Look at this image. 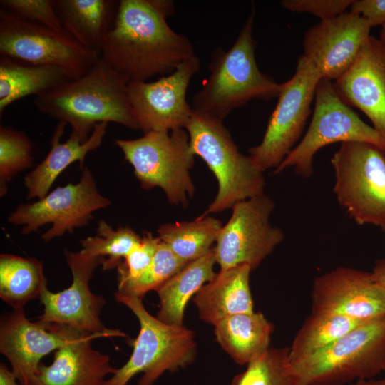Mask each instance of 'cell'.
<instances>
[{
  "label": "cell",
  "instance_id": "obj_1",
  "mask_svg": "<svg viewBox=\"0 0 385 385\" xmlns=\"http://www.w3.org/2000/svg\"><path fill=\"white\" fill-rule=\"evenodd\" d=\"M174 11L172 1L120 0L101 57L131 81H147L173 73L196 56L190 39L166 21Z\"/></svg>",
  "mask_w": 385,
  "mask_h": 385
},
{
  "label": "cell",
  "instance_id": "obj_2",
  "mask_svg": "<svg viewBox=\"0 0 385 385\" xmlns=\"http://www.w3.org/2000/svg\"><path fill=\"white\" fill-rule=\"evenodd\" d=\"M129 81L100 57L81 77L36 96L34 105L41 113L68 124L82 143L102 122L140 130L129 100Z\"/></svg>",
  "mask_w": 385,
  "mask_h": 385
},
{
  "label": "cell",
  "instance_id": "obj_3",
  "mask_svg": "<svg viewBox=\"0 0 385 385\" xmlns=\"http://www.w3.org/2000/svg\"><path fill=\"white\" fill-rule=\"evenodd\" d=\"M252 8L233 45L227 51L214 50L209 64L210 74L192 97V111L222 122L234 109L257 98L269 101L278 96L280 83L262 73L255 59Z\"/></svg>",
  "mask_w": 385,
  "mask_h": 385
},
{
  "label": "cell",
  "instance_id": "obj_4",
  "mask_svg": "<svg viewBox=\"0 0 385 385\" xmlns=\"http://www.w3.org/2000/svg\"><path fill=\"white\" fill-rule=\"evenodd\" d=\"M185 129L192 152L203 160L218 183L217 193L202 216L222 212L240 201L264 194L263 172L249 155L239 151L222 122L192 111Z\"/></svg>",
  "mask_w": 385,
  "mask_h": 385
},
{
  "label": "cell",
  "instance_id": "obj_5",
  "mask_svg": "<svg viewBox=\"0 0 385 385\" xmlns=\"http://www.w3.org/2000/svg\"><path fill=\"white\" fill-rule=\"evenodd\" d=\"M290 364L301 385H343L373 379L385 371V317L364 322L323 349Z\"/></svg>",
  "mask_w": 385,
  "mask_h": 385
},
{
  "label": "cell",
  "instance_id": "obj_6",
  "mask_svg": "<svg viewBox=\"0 0 385 385\" xmlns=\"http://www.w3.org/2000/svg\"><path fill=\"white\" fill-rule=\"evenodd\" d=\"M135 177L145 190L160 188L169 203L186 207L195 186L190 170L195 155L185 128L150 131L135 139H115Z\"/></svg>",
  "mask_w": 385,
  "mask_h": 385
},
{
  "label": "cell",
  "instance_id": "obj_7",
  "mask_svg": "<svg viewBox=\"0 0 385 385\" xmlns=\"http://www.w3.org/2000/svg\"><path fill=\"white\" fill-rule=\"evenodd\" d=\"M137 317L140 330L133 341L127 362L116 369L106 385H126L136 374L143 375L138 385H153L165 371H173L190 364L196 356L194 333L183 326L166 324L152 316L142 298L115 294Z\"/></svg>",
  "mask_w": 385,
  "mask_h": 385
},
{
  "label": "cell",
  "instance_id": "obj_8",
  "mask_svg": "<svg viewBox=\"0 0 385 385\" xmlns=\"http://www.w3.org/2000/svg\"><path fill=\"white\" fill-rule=\"evenodd\" d=\"M331 164L340 206L358 225L385 232V150L368 143L345 142Z\"/></svg>",
  "mask_w": 385,
  "mask_h": 385
},
{
  "label": "cell",
  "instance_id": "obj_9",
  "mask_svg": "<svg viewBox=\"0 0 385 385\" xmlns=\"http://www.w3.org/2000/svg\"><path fill=\"white\" fill-rule=\"evenodd\" d=\"M314 101L313 115L307 133L275 168L274 173L290 167L296 174L309 178L313 173L315 154L334 143H368L385 150V135L364 123L342 100L331 81L320 80Z\"/></svg>",
  "mask_w": 385,
  "mask_h": 385
},
{
  "label": "cell",
  "instance_id": "obj_10",
  "mask_svg": "<svg viewBox=\"0 0 385 385\" xmlns=\"http://www.w3.org/2000/svg\"><path fill=\"white\" fill-rule=\"evenodd\" d=\"M321 79L313 63L301 56L294 75L280 83L278 101L262 140L249 149V156L261 171L277 168L295 147L311 113Z\"/></svg>",
  "mask_w": 385,
  "mask_h": 385
},
{
  "label": "cell",
  "instance_id": "obj_11",
  "mask_svg": "<svg viewBox=\"0 0 385 385\" xmlns=\"http://www.w3.org/2000/svg\"><path fill=\"white\" fill-rule=\"evenodd\" d=\"M0 54L30 63L58 67L71 80L86 74L101 57L66 30L26 20L1 8Z\"/></svg>",
  "mask_w": 385,
  "mask_h": 385
},
{
  "label": "cell",
  "instance_id": "obj_12",
  "mask_svg": "<svg viewBox=\"0 0 385 385\" xmlns=\"http://www.w3.org/2000/svg\"><path fill=\"white\" fill-rule=\"evenodd\" d=\"M81 170L77 183L57 187L34 202L19 205L8 216V222L21 227L24 235L50 223L41 236L45 242L87 225L93 212L109 207L111 201L98 191L91 170L87 166Z\"/></svg>",
  "mask_w": 385,
  "mask_h": 385
},
{
  "label": "cell",
  "instance_id": "obj_13",
  "mask_svg": "<svg viewBox=\"0 0 385 385\" xmlns=\"http://www.w3.org/2000/svg\"><path fill=\"white\" fill-rule=\"evenodd\" d=\"M274 207V202L263 194L232 207V215L213 248L220 270L247 265L253 270L284 240L283 231L270 222Z\"/></svg>",
  "mask_w": 385,
  "mask_h": 385
},
{
  "label": "cell",
  "instance_id": "obj_14",
  "mask_svg": "<svg viewBox=\"0 0 385 385\" xmlns=\"http://www.w3.org/2000/svg\"><path fill=\"white\" fill-rule=\"evenodd\" d=\"M63 252L71 272L72 282L58 292H51L47 286L43 289L40 297L43 310L38 321L68 326L99 337H125L120 330L109 329L103 324L100 314L106 300L90 289L94 270L102 266L104 259L81 250Z\"/></svg>",
  "mask_w": 385,
  "mask_h": 385
},
{
  "label": "cell",
  "instance_id": "obj_15",
  "mask_svg": "<svg viewBox=\"0 0 385 385\" xmlns=\"http://www.w3.org/2000/svg\"><path fill=\"white\" fill-rule=\"evenodd\" d=\"M200 66V59L195 56L156 81H129L130 103L143 133L185 128L192 114L186 93Z\"/></svg>",
  "mask_w": 385,
  "mask_h": 385
},
{
  "label": "cell",
  "instance_id": "obj_16",
  "mask_svg": "<svg viewBox=\"0 0 385 385\" xmlns=\"http://www.w3.org/2000/svg\"><path fill=\"white\" fill-rule=\"evenodd\" d=\"M312 311L361 322L385 317V289L373 272L340 267L313 282Z\"/></svg>",
  "mask_w": 385,
  "mask_h": 385
},
{
  "label": "cell",
  "instance_id": "obj_17",
  "mask_svg": "<svg viewBox=\"0 0 385 385\" xmlns=\"http://www.w3.org/2000/svg\"><path fill=\"white\" fill-rule=\"evenodd\" d=\"M75 330L62 324L31 322L24 308L4 314L0 322V351L9 361L19 385H31L41 359L66 344Z\"/></svg>",
  "mask_w": 385,
  "mask_h": 385
},
{
  "label": "cell",
  "instance_id": "obj_18",
  "mask_svg": "<svg viewBox=\"0 0 385 385\" xmlns=\"http://www.w3.org/2000/svg\"><path fill=\"white\" fill-rule=\"evenodd\" d=\"M371 28L365 19L351 12L320 21L307 31L302 56L313 63L322 79L336 81L355 61Z\"/></svg>",
  "mask_w": 385,
  "mask_h": 385
},
{
  "label": "cell",
  "instance_id": "obj_19",
  "mask_svg": "<svg viewBox=\"0 0 385 385\" xmlns=\"http://www.w3.org/2000/svg\"><path fill=\"white\" fill-rule=\"evenodd\" d=\"M333 84L344 102L362 111L385 135V43L370 35L352 65Z\"/></svg>",
  "mask_w": 385,
  "mask_h": 385
},
{
  "label": "cell",
  "instance_id": "obj_20",
  "mask_svg": "<svg viewBox=\"0 0 385 385\" xmlns=\"http://www.w3.org/2000/svg\"><path fill=\"white\" fill-rule=\"evenodd\" d=\"M98 336L75 330L66 344L54 351L53 362L41 364L31 385H106V376L116 369L110 357L94 349Z\"/></svg>",
  "mask_w": 385,
  "mask_h": 385
},
{
  "label": "cell",
  "instance_id": "obj_21",
  "mask_svg": "<svg viewBox=\"0 0 385 385\" xmlns=\"http://www.w3.org/2000/svg\"><path fill=\"white\" fill-rule=\"evenodd\" d=\"M108 124L106 122L97 123L84 143L73 131L68 140L62 143L61 138L67 124L59 121L51 139L49 152L24 178L27 199L38 200L46 196L57 178L73 163L78 161L82 169L86 155L101 146L106 134Z\"/></svg>",
  "mask_w": 385,
  "mask_h": 385
},
{
  "label": "cell",
  "instance_id": "obj_22",
  "mask_svg": "<svg viewBox=\"0 0 385 385\" xmlns=\"http://www.w3.org/2000/svg\"><path fill=\"white\" fill-rule=\"evenodd\" d=\"M251 271L247 265L220 270L205 284L193 299L200 319L215 325L229 316L254 312L250 288Z\"/></svg>",
  "mask_w": 385,
  "mask_h": 385
},
{
  "label": "cell",
  "instance_id": "obj_23",
  "mask_svg": "<svg viewBox=\"0 0 385 385\" xmlns=\"http://www.w3.org/2000/svg\"><path fill=\"white\" fill-rule=\"evenodd\" d=\"M51 3L64 29L101 56L105 37L114 25L120 1L51 0Z\"/></svg>",
  "mask_w": 385,
  "mask_h": 385
},
{
  "label": "cell",
  "instance_id": "obj_24",
  "mask_svg": "<svg viewBox=\"0 0 385 385\" xmlns=\"http://www.w3.org/2000/svg\"><path fill=\"white\" fill-rule=\"evenodd\" d=\"M274 325L261 312L225 317L214 325L216 340L240 365H247L270 349Z\"/></svg>",
  "mask_w": 385,
  "mask_h": 385
},
{
  "label": "cell",
  "instance_id": "obj_25",
  "mask_svg": "<svg viewBox=\"0 0 385 385\" xmlns=\"http://www.w3.org/2000/svg\"><path fill=\"white\" fill-rule=\"evenodd\" d=\"M61 68L0 55V115L12 103L49 92L70 81Z\"/></svg>",
  "mask_w": 385,
  "mask_h": 385
},
{
  "label": "cell",
  "instance_id": "obj_26",
  "mask_svg": "<svg viewBox=\"0 0 385 385\" xmlns=\"http://www.w3.org/2000/svg\"><path fill=\"white\" fill-rule=\"evenodd\" d=\"M215 263L212 248L205 255L188 262L159 287L155 290L160 300L157 317L166 324L183 326L187 303L205 284L215 277Z\"/></svg>",
  "mask_w": 385,
  "mask_h": 385
},
{
  "label": "cell",
  "instance_id": "obj_27",
  "mask_svg": "<svg viewBox=\"0 0 385 385\" xmlns=\"http://www.w3.org/2000/svg\"><path fill=\"white\" fill-rule=\"evenodd\" d=\"M47 279L43 263L35 257L11 254L0 255V297L13 309L24 308L40 298Z\"/></svg>",
  "mask_w": 385,
  "mask_h": 385
},
{
  "label": "cell",
  "instance_id": "obj_28",
  "mask_svg": "<svg viewBox=\"0 0 385 385\" xmlns=\"http://www.w3.org/2000/svg\"><path fill=\"white\" fill-rule=\"evenodd\" d=\"M222 222L212 216L200 215L192 221L165 223L158 237L180 260L189 262L205 254L216 242Z\"/></svg>",
  "mask_w": 385,
  "mask_h": 385
},
{
  "label": "cell",
  "instance_id": "obj_29",
  "mask_svg": "<svg viewBox=\"0 0 385 385\" xmlns=\"http://www.w3.org/2000/svg\"><path fill=\"white\" fill-rule=\"evenodd\" d=\"M362 323L339 314L312 311L289 347L290 361L323 349Z\"/></svg>",
  "mask_w": 385,
  "mask_h": 385
},
{
  "label": "cell",
  "instance_id": "obj_30",
  "mask_svg": "<svg viewBox=\"0 0 385 385\" xmlns=\"http://www.w3.org/2000/svg\"><path fill=\"white\" fill-rule=\"evenodd\" d=\"M140 237L128 226L114 230L103 220L98 222L96 235L81 240V251L104 259L103 270L117 267L140 242Z\"/></svg>",
  "mask_w": 385,
  "mask_h": 385
},
{
  "label": "cell",
  "instance_id": "obj_31",
  "mask_svg": "<svg viewBox=\"0 0 385 385\" xmlns=\"http://www.w3.org/2000/svg\"><path fill=\"white\" fill-rule=\"evenodd\" d=\"M230 385H301L289 359V347L270 348L247 365Z\"/></svg>",
  "mask_w": 385,
  "mask_h": 385
},
{
  "label": "cell",
  "instance_id": "obj_32",
  "mask_svg": "<svg viewBox=\"0 0 385 385\" xmlns=\"http://www.w3.org/2000/svg\"><path fill=\"white\" fill-rule=\"evenodd\" d=\"M34 165L33 144L22 131L0 127V196L7 193V184L18 173Z\"/></svg>",
  "mask_w": 385,
  "mask_h": 385
},
{
  "label": "cell",
  "instance_id": "obj_33",
  "mask_svg": "<svg viewBox=\"0 0 385 385\" xmlns=\"http://www.w3.org/2000/svg\"><path fill=\"white\" fill-rule=\"evenodd\" d=\"M187 263L160 240L150 266L138 278L118 284L115 294L142 298L149 291H155Z\"/></svg>",
  "mask_w": 385,
  "mask_h": 385
},
{
  "label": "cell",
  "instance_id": "obj_34",
  "mask_svg": "<svg viewBox=\"0 0 385 385\" xmlns=\"http://www.w3.org/2000/svg\"><path fill=\"white\" fill-rule=\"evenodd\" d=\"M160 239L152 232H145L140 242L116 267L118 284L138 278L151 264L158 250Z\"/></svg>",
  "mask_w": 385,
  "mask_h": 385
},
{
  "label": "cell",
  "instance_id": "obj_35",
  "mask_svg": "<svg viewBox=\"0 0 385 385\" xmlns=\"http://www.w3.org/2000/svg\"><path fill=\"white\" fill-rule=\"evenodd\" d=\"M1 9L26 20L64 31L51 0H1Z\"/></svg>",
  "mask_w": 385,
  "mask_h": 385
},
{
  "label": "cell",
  "instance_id": "obj_36",
  "mask_svg": "<svg viewBox=\"0 0 385 385\" xmlns=\"http://www.w3.org/2000/svg\"><path fill=\"white\" fill-rule=\"evenodd\" d=\"M354 0H284L281 5L292 12L311 14L324 21L345 12Z\"/></svg>",
  "mask_w": 385,
  "mask_h": 385
},
{
  "label": "cell",
  "instance_id": "obj_37",
  "mask_svg": "<svg viewBox=\"0 0 385 385\" xmlns=\"http://www.w3.org/2000/svg\"><path fill=\"white\" fill-rule=\"evenodd\" d=\"M350 12L365 19L370 26L385 24V0H354Z\"/></svg>",
  "mask_w": 385,
  "mask_h": 385
},
{
  "label": "cell",
  "instance_id": "obj_38",
  "mask_svg": "<svg viewBox=\"0 0 385 385\" xmlns=\"http://www.w3.org/2000/svg\"><path fill=\"white\" fill-rule=\"evenodd\" d=\"M0 385H19L14 373L4 364L0 365Z\"/></svg>",
  "mask_w": 385,
  "mask_h": 385
},
{
  "label": "cell",
  "instance_id": "obj_39",
  "mask_svg": "<svg viewBox=\"0 0 385 385\" xmlns=\"http://www.w3.org/2000/svg\"><path fill=\"white\" fill-rule=\"evenodd\" d=\"M349 385H385V378L380 379H361L354 381Z\"/></svg>",
  "mask_w": 385,
  "mask_h": 385
},
{
  "label": "cell",
  "instance_id": "obj_40",
  "mask_svg": "<svg viewBox=\"0 0 385 385\" xmlns=\"http://www.w3.org/2000/svg\"><path fill=\"white\" fill-rule=\"evenodd\" d=\"M382 42L385 43V24L381 26L379 38Z\"/></svg>",
  "mask_w": 385,
  "mask_h": 385
},
{
  "label": "cell",
  "instance_id": "obj_41",
  "mask_svg": "<svg viewBox=\"0 0 385 385\" xmlns=\"http://www.w3.org/2000/svg\"><path fill=\"white\" fill-rule=\"evenodd\" d=\"M382 286H383V287H384V289H385V284H383Z\"/></svg>",
  "mask_w": 385,
  "mask_h": 385
}]
</instances>
